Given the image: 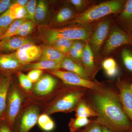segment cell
Returning a JSON list of instances; mask_svg holds the SVG:
<instances>
[{"label": "cell", "mask_w": 132, "mask_h": 132, "mask_svg": "<svg viewBox=\"0 0 132 132\" xmlns=\"http://www.w3.org/2000/svg\"><path fill=\"white\" fill-rule=\"evenodd\" d=\"M90 106L98 114L94 120L115 132H132V124L122 107L119 93L102 88L93 91Z\"/></svg>", "instance_id": "6da1fadb"}, {"label": "cell", "mask_w": 132, "mask_h": 132, "mask_svg": "<svg viewBox=\"0 0 132 132\" xmlns=\"http://www.w3.org/2000/svg\"><path fill=\"white\" fill-rule=\"evenodd\" d=\"M88 89L71 86L59 88L50 101L44 106L42 113L47 115L55 113H69L75 111Z\"/></svg>", "instance_id": "7a4b0ae2"}, {"label": "cell", "mask_w": 132, "mask_h": 132, "mask_svg": "<svg viewBox=\"0 0 132 132\" xmlns=\"http://www.w3.org/2000/svg\"><path fill=\"white\" fill-rule=\"evenodd\" d=\"M42 28L40 31L39 37L46 44L60 38L89 42L93 31L90 24H72L61 28L46 26Z\"/></svg>", "instance_id": "3957f363"}, {"label": "cell", "mask_w": 132, "mask_h": 132, "mask_svg": "<svg viewBox=\"0 0 132 132\" xmlns=\"http://www.w3.org/2000/svg\"><path fill=\"white\" fill-rule=\"evenodd\" d=\"M126 1L113 0L94 5L84 12L76 14L71 22V24H90L112 14L120 13L124 7Z\"/></svg>", "instance_id": "277c9868"}, {"label": "cell", "mask_w": 132, "mask_h": 132, "mask_svg": "<svg viewBox=\"0 0 132 132\" xmlns=\"http://www.w3.org/2000/svg\"><path fill=\"white\" fill-rule=\"evenodd\" d=\"M44 106L39 101L28 96L15 122L14 132H29L37 123Z\"/></svg>", "instance_id": "5b68a950"}, {"label": "cell", "mask_w": 132, "mask_h": 132, "mask_svg": "<svg viewBox=\"0 0 132 132\" xmlns=\"http://www.w3.org/2000/svg\"><path fill=\"white\" fill-rule=\"evenodd\" d=\"M24 92L20 87L16 85H13L12 88H10L6 117L8 124L12 130L16 118L26 101L25 99L27 98H25L27 95Z\"/></svg>", "instance_id": "8992f818"}, {"label": "cell", "mask_w": 132, "mask_h": 132, "mask_svg": "<svg viewBox=\"0 0 132 132\" xmlns=\"http://www.w3.org/2000/svg\"><path fill=\"white\" fill-rule=\"evenodd\" d=\"M58 82L52 75L44 74L33 86L29 95L34 100L39 101L53 96L57 92Z\"/></svg>", "instance_id": "52a82bcc"}, {"label": "cell", "mask_w": 132, "mask_h": 132, "mask_svg": "<svg viewBox=\"0 0 132 132\" xmlns=\"http://www.w3.org/2000/svg\"><path fill=\"white\" fill-rule=\"evenodd\" d=\"M47 72L60 79L64 84L68 86L84 88L92 91H97L103 87L102 84L86 79L78 75L69 71L55 69L48 70Z\"/></svg>", "instance_id": "ba28073f"}, {"label": "cell", "mask_w": 132, "mask_h": 132, "mask_svg": "<svg viewBox=\"0 0 132 132\" xmlns=\"http://www.w3.org/2000/svg\"><path fill=\"white\" fill-rule=\"evenodd\" d=\"M126 45L132 46V35L114 24L104 46L103 54L108 55L119 48Z\"/></svg>", "instance_id": "9c48e42d"}, {"label": "cell", "mask_w": 132, "mask_h": 132, "mask_svg": "<svg viewBox=\"0 0 132 132\" xmlns=\"http://www.w3.org/2000/svg\"><path fill=\"white\" fill-rule=\"evenodd\" d=\"M116 85L123 110L132 124V82L125 78H118Z\"/></svg>", "instance_id": "30bf717a"}, {"label": "cell", "mask_w": 132, "mask_h": 132, "mask_svg": "<svg viewBox=\"0 0 132 132\" xmlns=\"http://www.w3.org/2000/svg\"><path fill=\"white\" fill-rule=\"evenodd\" d=\"M111 25L109 20H105L98 24L93 31L89 42L92 50L96 54L100 52L108 36Z\"/></svg>", "instance_id": "8fae6325"}, {"label": "cell", "mask_w": 132, "mask_h": 132, "mask_svg": "<svg viewBox=\"0 0 132 132\" xmlns=\"http://www.w3.org/2000/svg\"><path fill=\"white\" fill-rule=\"evenodd\" d=\"M16 57L21 64L26 65L32 63L40 59L41 47L33 42L26 44L15 52Z\"/></svg>", "instance_id": "7c38bea8"}, {"label": "cell", "mask_w": 132, "mask_h": 132, "mask_svg": "<svg viewBox=\"0 0 132 132\" xmlns=\"http://www.w3.org/2000/svg\"><path fill=\"white\" fill-rule=\"evenodd\" d=\"M22 65L18 60L15 52L0 54V71L4 75H10L13 73L19 72Z\"/></svg>", "instance_id": "4fadbf2b"}, {"label": "cell", "mask_w": 132, "mask_h": 132, "mask_svg": "<svg viewBox=\"0 0 132 132\" xmlns=\"http://www.w3.org/2000/svg\"><path fill=\"white\" fill-rule=\"evenodd\" d=\"M81 63L90 79H94L98 68L95 62L93 53L89 42L85 43L82 52Z\"/></svg>", "instance_id": "5bb4252c"}, {"label": "cell", "mask_w": 132, "mask_h": 132, "mask_svg": "<svg viewBox=\"0 0 132 132\" xmlns=\"http://www.w3.org/2000/svg\"><path fill=\"white\" fill-rule=\"evenodd\" d=\"M12 82L10 75H0V120L6 118V110L9 92Z\"/></svg>", "instance_id": "9a60e30c"}, {"label": "cell", "mask_w": 132, "mask_h": 132, "mask_svg": "<svg viewBox=\"0 0 132 132\" xmlns=\"http://www.w3.org/2000/svg\"><path fill=\"white\" fill-rule=\"evenodd\" d=\"M31 42V40L26 37L13 36L4 38L0 40V51H16L24 45Z\"/></svg>", "instance_id": "2e32d148"}, {"label": "cell", "mask_w": 132, "mask_h": 132, "mask_svg": "<svg viewBox=\"0 0 132 132\" xmlns=\"http://www.w3.org/2000/svg\"><path fill=\"white\" fill-rule=\"evenodd\" d=\"M61 69L78 75L82 78L91 80L88 76L82 64L66 56L60 62Z\"/></svg>", "instance_id": "e0dca14e"}, {"label": "cell", "mask_w": 132, "mask_h": 132, "mask_svg": "<svg viewBox=\"0 0 132 132\" xmlns=\"http://www.w3.org/2000/svg\"><path fill=\"white\" fill-rule=\"evenodd\" d=\"M120 57L122 65L128 75L126 79L132 82V46H123L121 51Z\"/></svg>", "instance_id": "ac0fdd59"}, {"label": "cell", "mask_w": 132, "mask_h": 132, "mask_svg": "<svg viewBox=\"0 0 132 132\" xmlns=\"http://www.w3.org/2000/svg\"><path fill=\"white\" fill-rule=\"evenodd\" d=\"M48 70L60 69V62L49 60L38 61L35 63L23 65L21 68L22 70L27 71L32 69Z\"/></svg>", "instance_id": "d6986e66"}, {"label": "cell", "mask_w": 132, "mask_h": 132, "mask_svg": "<svg viewBox=\"0 0 132 132\" xmlns=\"http://www.w3.org/2000/svg\"><path fill=\"white\" fill-rule=\"evenodd\" d=\"M41 47V55L39 61L49 60L60 62L66 56L50 45L46 44Z\"/></svg>", "instance_id": "ffe728a7"}, {"label": "cell", "mask_w": 132, "mask_h": 132, "mask_svg": "<svg viewBox=\"0 0 132 132\" xmlns=\"http://www.w3.org/2000/svg\"><path fill=\"white\" fill-rule=\"evenodd\" d=\"M76 14L71 8L64 7L56 14L51 24L55 26L70 22L75 17Z\"/></svg>", "instance_id": "44dd1931"}, {"label": "cell", "mask_w": 132, "mask_h": 132, "mask_svg": "<svg viewBox=\"0 0 132 132\" xmlns=\"http://www.w3.org/2000/svg\"><path fill=\"white\" fill-rule=\"evenodd\" d=\"M73 42V40L60 38L46 43V44L50 45L59 52L67 56Z\"/></svg>", "instance_id": "7402d4cb"}, {"label": "cell", "mask_w": 132, "mask_h": 132, "mask_svg": "<svg viewBox=\"0 0 132 132\" xmlns=\"http://www.w3.org/2000/svg\"><path fill=\"white\" fill-rule=\"evenodd\" d=\"M75 111L76 117L88 118L98 116V114L82 99L80 102Z\"/></svg>", "instance_id": "603a6c76"}, {"label": "cell", "mask_w": 132, "mask_h": 132, "mask_svg": "<svg viewBox=\"0 0 132 132\" xmlns=\"http://www.w3.org/2000/svg\"><path fill=\"white\" fill-rule=\"evenodd\" d=\"M48 14V5L47 2L43 0L39 1L36 5L35 12L36 24H40L44 23Z\"/></svg>", "instance_id": "cb8c5ba5"}, {"label": "cell", "mask_w": 132, "mask_h": 132, "mask_svg": "<svg viewBox=\"0 0 132 132\" xmlns=\"http://www.w3.org/2000/svg\"><path fill=\"white\" fill-rule=\"evenodd\" d=\"M118 20L125 27L132 21V0L126 1L118 16Z\"/></svg>", "instance_id": "d4e9b609"}, {"label": "cell", "mask_w": 132, "mask_h": 132, "mask_svg": "<svg viewBox=\"0 0 132 132\" xmlns=\"http://www.w3.org/2000/svg\"><path fill=\"white\" fill-rule=\"evenodd\" d=\"M102 66L108 77L113 78L119 73V69L118 65L114 59L108 58L105 59L102 63Z\"/></svg>", "instance_id": "484cf974"}, {"label": "cell", "mask_w": 132, "mask_h": 132, "mask_svg": "<svg viewBox=\"0 0 132 132\" xmlns=\"http://www.w3.org/2000/svg\"><path fill=\"white\" fill-rule=\"evenodd\" d=\"M93 120L88 118L76 117L71 118L69 123V128L71 132H76L80 131L81 128L86 127Z\"/></svg>", "instance_id": "4316f807"}, {"label": "cell", "mask_w": 132, "mask_h": 132, "mask_svg": "<svg viewBox=\"0 0 132 132\" xmlns=\"http://www.w3.org/2000/svg\"><path fill=\"white\" fill-rule=\"evenodd\" d=\"M10 15L13 20L18 19H28L26 6H22L12 3L8 9Z\"/></svg>", "instance_id": "83f0119b"}, {"label": "cell", "mask_w": 132, "mask_h": 132, "mask_svg": "<svg viewBox=\"0 0 132 132\" xmlns=\"http://www.w3.org/2000/svg\"><path fill=\"white\" fill-rule=\"evenodd\" d=\"M35 23L30 20H27L22 24L19 29L13 35V36L26 37L31 34L35 28Z\"/></svg>", "instance_id": "f1b7e54d"}, {"label": "cell", "mask_w": 132, "mask_h": 132, "mask_svg": "<svg viewBox=\"0 0 132 132\" xmlns=\"http://www.w3.org/2000/svg\"><path fill=\"white\" fill-rule=\"evenodd\" d=\"M17 75L21 88L29 96L32 89L33 83L29 79L27 76L22 72H18Z\"/></svg>", "instance_id": "f546056e"}, {"label": "cell", "mask_w": 132, "mask_h": 132, "mask_svg": "<svg viewBox=\"0 0 132 132\" xmlns=\"http://www.w3.org/2000/svg\"><path fill=\"white\" fill-rule=\"evenodd\" d=\"M27 20H28V19L25 18L14 20L9 26L5 33L2 36L1 40L4 38L12 37L13 36V35L17 31L22 24Z\"/></svg>", "instance_id": "4dcf8cb0"}, {"label": "cell", "mask_w": 132, "mask_h": 132, "mask_svg": "<svg viewBox=\"0 0 132 132\" xmlns=\"http://www.w3.org/2000/svg\"><path fill=\"white\" fill-rule=\"evenodd\" d=\"M13 21L8 10L0 15V29L6 31Z\"/></svg>", "instance_id": "1f68e13d"}, {"label": "cell", "mask_w": 132, "mask_h": 132, "mask_svg": "<svg viewBox=\"0 0 132 132\" xmlns=\"http://www.w3.org/2000/svg\"><path fill=\"white\" fill-rule=\"evenodd\" d=\"M37 4V1L36 0H30L26 6L27 12L28 19L35 24V12Z\"/></svg>", "instance_id": "d6a6232c"}, {"label": "cell", "mask_w": 132, "mask_h": 132, "mask_svg": "<svg viewBox=\"0 0 132 132\" xmlns=\"http://www.w3.org/2000/svg\"><path fill=\"white\" fill-rule=\"evenodd\" d=\"M69 1L73 5L76 11L81 13L88 5L89 2L88 1L85 0H71Z\"/></svg>", "instance_id": "836d02e7"}, {"label": "cell", "mask_w": 132, "mask_h": 132, "mask_svg": "<svg viewBox=\"0 0 132 132\" xmlns=\"http://www.w3.org/2000/svg\"><path fill=\"white\" fill-rule=\"evenodd\" d=\"M43 71L40 69H32L27 75L28 77L33 83L36 82L43 74Z\"/></svg>", "instance_id": "e575fe53"}, {"label": "cell", "mask_w": 132, "mask_h": 132, "mask_svg": "<svg viewBox=\"0 0 132 132\" xmlns=\"http://www.w3.org/2000/svg\"><path fill=\"white\" fill-rule=\"evenodd\" d=\"M102 126L94 120L84 129V132H102Z\"/></svg>", "instance_id": "d590c367"}, {"label": "cell", "mask_w": 132, "mask_h": 132, "mask_svg": "<svg viewBox=\"0 0 132 132\" xmlns=\"http://www.w3.org/2000/svg\"><path fill=\"white\" fill-rule=\"evenodd\" d=\"M52 119L49 117V115L46 114L42 113L39 116L38 118V123L41 128L51 120Z\"/></svg>", "instance_id": "8d00e7d4"}, {"label": "cell", "mask_w": 132, "mask_h": 132, "mask_svg": "<svg viewBox=\"0 0 132 132\" xmlns=\"http://www.w3.org/2000/svg\"><path fill=\"white\" fill-rule=\"evenodd\" d=\"M12 3L10 0L0 1V15L8 10Z\"/></svg>", "instance_id": "74e56055"}, {"label": "cell", "mask_w": 132, "mask_h": 132, "mask_svg": "<svg viewBox=\"0 0 132 132\" xmlns=\"http://www.w3.org/2000/svg\"><path fill=\"white\" fill-rule=\"evenodd\" d=\"M82 42L84 41L81 40H75L74 41L72 45V46L77 50L81 57H82V52L85 45V44L83 43Z\"/></svg>", "instance_id": "f35d334b"}, {"label": "cell", "mask_w": 132, "mask_h": 132, "mask_svg": "<svg viewBox=\"0 0 132 132\" xmlns=\"http://www.w3.org/2000/svg\"><path fill=\"white\" fill-rule=\"evenodd\" d=\"M55 124L53 121L51 119L41 128L46 131H50L54 129Z\"/></svg>", "instance_id": "ab89813d"}, {"label": "cell", "mask_w": 132, "mask_h": 132, "mask_svg": "<svg viewBox=\"0 0 132 132\" xmlns=\"http://www.w3.org/2000/svg\"><path fill=\"white\" fill-rule=\"evenodd\" d=\"M0 132H13L8 124H3L0 125Z\"/></svg>", "instance_id": "60d3db41"}, {"label": "cell", "mask_w": 132, "mask_h": 132, "mask_svg": "<svg viewBox=\"0 0 132 132\" xmlns=\"http://www.w3.org/2000/svg\"><path fill=\"white\" fill-rule=\"evenodd\" d=\"M28 1H29L28 0H16V1H14L13 3L18 4L22 6H27Z\"/></svg>", "instance_id": "b9f144b4"}, {"label": "cell", "mask_w": 132, "mask_h": 132, "mask_svg": "<svg viewBox=\"0 0 132 132\" xmlns=\"http://www.w3.org/2000/svg\"><path fill=\"white\" fill-rule=\"evenodd\" d=\"M125 31L129 33L132 35V21L125 26Z\"/></svg>", "instance_id": "7bdbcfd3"}, {"label": "cell", "mask_w": 132, "mask_h": 132, "mask_svg": "<svg viewBox=\"0 0 132 132\" xmlns=\"http://www.w3.org/2000/svg\"><path fill=\"white\" fill-rule=\"evenodd\" d=\"M102 132H115L112 131L107 128L102 126Z\"/></svg>", "instance_id": "ee69618b"}, {"label": "cell", "mask_w": 132, "mask_h": 132, "mask_svg": "<svg viewBox=\"0 0 132 132\" xmlns=\"http://www.w3.org/2000/svg\"><path fill=\"white\" fill-rule=\"evenodd\" d=\"M5 31H3V30H1L0 29V40H1V37L2 36V35L5 33Z\"/></svg>", "instance_id": "f6af8a7d"}, {"label": "cell", "mask_w": 132, "mask_h": 132, "mask_svg": "<svg viewBox=\"0 0 132 132\" xmlns=\"http://www.w3.org/2000/svg\"><path fill=\"white\" fill-rule=\"evenodd\" d=\"M79 132H84V129H83L82 130H80V131H79Z\"/></svg>", "instance_id": "bcb514c9"}, {"label": "cell", "mask_w": 132, "mask_h": 132, "mask_svg": "<svg viewBox=\"0 0 132 132\" xmlns=\"http://www.w3.org/2000/svg\"></svg>", "instance_id": "7dc6e473"}]
</instances>
